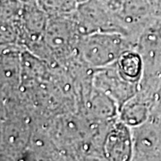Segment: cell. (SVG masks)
Here are the masks:
<instances>
[{
	"mask_svg": "<svg viewBox=\"0 0 161 161\" xmlns=\"http://www.w3.org/2000/svg\"><path fill=\"white\" fill-rule=\"evenodd\" d=\"M136 45L126 36L117 32H95L80 35L77 57L87 66L96 69L108 66Z\"/></svg>",
	"mask_w": 161,
	"mask_h": 161,
	"instance_id": "obj_1",
	"label": "cell"
},
{
	"mask_svg": "<svg viewBox=\"0 0 161 161\" xmlns=\"http://www.w3.org/2000/svg\"><path fill=\"white\" fill-rule=\"evenodd\" d=\"M33 123L27 110L1 117V160L25 159Z\"/></svg>",
	"mask_w": 161,
	"mask_h": 161,
	"instance_id": "obj_2",
	"label": "cell"
},
{
	"mask_svg": "<svg viewBox=\"0 0 161 161\" xmlns=\"http://www.w3.org/2000/svg\"><path fill=\"white\" fill-rule=\"evenodd\" d=\"M74 16L80 35L117 32L126 36L118 14L99 0H87L80 4L74 11Z\"/></svg>",
	"mask_w": 161,
	"mask_h": 161,
	"instance_id": "obj_3",
	"label": "cell"
},
{
	"mask_svg": "<svg viewBox=\"0 0 161 161\" xmlns=\"http://www.w3.org/2000/svg\"><path fill=\"white\" fill-rule=\"evenodd\" d=\"M92 84L113 98L119 108L139 90L138 84L131 83L121 77L114 64L93 70Z\"/></svg>",
	"mask_w": 161,
	"mask_h": 161,
	"instance_id": "obj_4",
	"label": "cell"
},
{
	"mask_svg": "<svg viewBox=\"0 0 161 161\" xmlns=\"http://www.w3.org/2000/svg\"><path fill=\"white\" fill-rule=\"evenodd\" d=\"M21 47H1V100L14 99L19 96L22 83Z\"/></svg>",
	"mask_w": 161,
	"mask_h": 161,
	"instance_id": "obj_5",
	"label": "cell"
},
{
	"mask_svg": "<svg viewBox=\"0 0 161 161\" xmlns=\"http://www.w3.org/2000/svg\"><path fill=\"white\" fill-rule=\"evenodd\" d=\"M133 139L132 127L116 118L110 124L103 142L104 160H132Z\"/></svg>",
	"mask_w": 161,
	"mask_h": 161,
	"instance_id": "obj_6",
	"label": "cell"
},
{
	"mask_svg": "<svg viewBox=\"0 0 161 161\" xmlns=\"http://www.w3.org/2000/svg\"><path fill=\"white\" fill-rule=\"evenodd\" d=\"M132 130V160H161V136L155 121L150 118Z\"/></svg>",
	"mask_w": 161,
	"mask_h": 161,
	"instance_id": "obj_7",
	"label": "cell"
},
{
	"mask_svg": "<svg viewBox=\"0 0 161 161\" xmlns=\"http://www.w3.org/2000/svg\"><path fill=\"white\" fill-rule=\"evenodd\" d=\"M49 16L43 11L37 2L23 3L21 14L22 36L20 45L28 49L42 38Z\"/></svg>",
	"mask_w": 161,
	"mask_h": 161,
	"instance_id": "obj_8",
	"label": "cell"
},
{
	"mask_svg": "<svg viewBox=\"0 0 161 161\" xmlns=\"http://www.w3.org/2000/svg\"><path fill=\"white\" fill-rule=\"evenodd\" d=\"M153 106V100L138 90L132 98L123 105L118 118L132 128L138 126L150 119Z\"/></svg>",
	"mask_w": 161,
	"mask_h": 161,
	"instance_id": "obj_9",
	"label": "cell"
},
{
	"mask_svg": "<svg viewBox=\"0 0 161 161\" xmlns=\"http://www.w3.org/2000/svg\"><path fill=\"white\" fill-rule=\"evenodd\" d=\"M114 64L123 79L131 83L140 84L143 76L144 64L142 57L136 48L124 52Z\"/></svg>",
	"mask_w": 161,
	"mask_h": 161,
	"instance_id": "obj_10",
	"label": "cell"
},
{
	"mask_svg": "<svg viewBox=\"0 0 161 161\" xmlns=\"http://www.w3.org/2000/svg\"><path fill=\"white\" fill-rule=\"evenodd\" d=\"M37 3L49 17L72 13L75 10L66 0H37Z\"/></svg>",
	"mask_w": 161,
	"mask_h": 161,
	"instance_id": "obj_11",
	"label": "cell"
},
{
	"mask_svg": "<svg viewBox=\"0 0 161 161\" xmlns=\"http://www.w3.org/2000/svg\"><path fill=\"white\" fill-rule=\"evenodd\" d=\"M66 1H67V2H68L70 5L73 6L74 8L76 9V7L79 6L80 4L83 3V2H85V1H87V0H66Z\"/></svg>",
	"mask_w": 161,
	"mask_h": 161,
	"instance_id": "obj_12",
	"label": "cell"
},
{
	"mask_svg": "<svg viewBox=\"0 0 161 161\" xmlns=\"http://www.w3.org/2000/svg\"><path fill=\"white\" fill-rule=\"evenodd\" d=\"M23 3H31V2H37V0H21Z\"/></svg>",
	"mask_w": 161,
	"mask_h": 161,
	"instance_id": "obj_13",
	"label": "cell"
}]
</instances>
